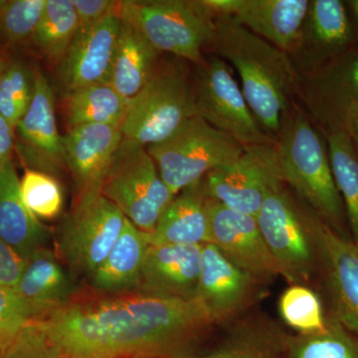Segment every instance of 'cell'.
<instances>
[{
	"instance_id": "cell-1",
	"label": "cell",
	"mask_w": 358,
	"mask_h": 358,
	"mask_svg": "<svg viewBox=\"0 0 358 358\" xmlns=\"http://www.w3.org/2000/svg\"><path fill=\"white\" fill-rule=\"evenodd\" d=\"M58 358H190L215 324L196 298L75 294L42 320Z\"/></svg>"
},
{
	"instance_id": "cell-2",
	"label": "cell",
	"mask_w": 358,
	"mask_h": 358,
	"mask_svg": "<svg viewBox=\"0 0 358 358\" xmlns=\"http://www.w3.org/2000/svg\"><path fill=\"white\" fill-rule=\"evenodd\" d=\"M209 45L217 57L236 68L245 99L264 133L279 136L296 81L287 53L228 15L216 16Z\"/></svg>"
},
{
	"instance_id": "cell-3",
	"label": "cell",
	"mask_w": 358,
	"mask_h": 358,
	"mask_svg": "<svg viewBox=\"0 0 358 358\" xmlns=\"http://www.w3.org/2000/svg\"><path fill=\"white\" fill-rule=\"evenodd\" d=\"M282 181L331 229L348 237L345 205L336 186L327 141L307 117L296 115L282 124L275 141Z\"/></svg>"
},
{
	"instance_id": "cell-4",
	"label": "cell",
	"mask_w": 358,
	"mask_h": 358,
	"mask_svg": "<svg viewBox=\"0 0 358 358\" xmlns=\"http://www.w3.org/2000/svg\"><path fill=\"white\" fill-rule=\"evenodd\" d=\"M264 240L291 285H308L322 267V220L285 183L264 199L256 216Z\"/></svg>"
},
{
	"instance_id": "cell-5",
	"label": "cell",
	"mask_w": 358,
	"mask_h": 358,
	"mask_svg": "<svg viewBox=\"0 0 358 358\" xmlns=\"http://www.w3.org/2000/svg\"><path fill=\"white\" fill-rule=\"evenodd\" d=\"M195 115L194 87L185 66L162 63L129 99L121 131L124 140L148 148L167 140Z\"/></svg>"
},
{
	"instance_id": "cell-6",
	"label": "cell",
	"mask_w": 358,
	"mask_h": 358,
	"mask_svg": "<svg viewBox=\"0 0 358 358\" xmlns=\"http://www.w3.org/2000/svg\"><path fill=\"white\" fill-rule=\"evenodd\" d=\"M122 20L133 24L159 52L199 65L210 44L216 15L204 0L120 1Z\"/></svg>"
},
{
	"instance_id": "cell-7",
	"label": "cell",
	"mask_w": 358,
	"mask_h": 358,
	"mask_svg": "<svg viewBox=\"0 0 358 358\" xmlns=\"http://www.w3.org/2000/svg\"><path fill=\"white\" fill-rule=\"evenodd\" d=\"M148 154L174 196L211 171L228 166L244 145L195 115L167 140L148 147Z\"/></svg>"
},
{
	"instance_id": "cell-8",
	"label": "cell",
	"mask_w": 358,
	"mask_h": 358,
	"mask_svg": "<svg viewBox=\"0 0 358 358\" xmlns=\"http://www.w3.org/2000/svg\"><path fill=\"white\" fill-rule=\"evenodd\" d=\"M101 193L141 231L152 233L174 195L148 148L122 138Z\"/></svg>"
},
{
	"instance_id": "cell-9",
	"label": "cell",
	"mask_w": 358,
	"mask_h": 358,
	"mask_svg": "<svg viewBox=\"0 0 358 358\" xmlns=\"http://www.w3.org/2000/svg\"><path fill=\"white\" fill-rule=\"evenodd\" d=\"M193 81L197 115L245 148L275 143L264 133L223 59H203Z\"/></svg>"
},
{
	"instance_id": "cell-10",
	"label": "cell",
	"mask_w": 358,
	"mask_h": 358,
	"mask_svg": "<svg viewBox=\"0 0 358 358\" xmlns=\"http://www.w3.org/2000/svg\"><path fill=\"white\" fill-rule=\"evenodd\" d=\"M124 214L101 192L78 195L61 227L59 246L74 272L89 277L100 267L124 222Z\"/></svg>"
},
{
	"instance_id": "cell-11",
	"label": "cell",
	"mask_w": 358,
	"mask_h": 358,
	"mask_svg": "<svg viewBox=\"0 0 358 358\" xmlns=\"http://www.w3.org/2000/svg\"><path fill=\"white\" fill-rule=\"evenodd\" d=\"M282 181L281 164L275 143L251 145L228 166L204 178L211 199L241 213L257 216L264 199Z\"/></svg>"
},
{
	"instance_id": "cell-12",
	"label": "cell",
	"mask_w": 358,
	"mask_h": 358,
	"mask_svg": "<svg viewBox=\"0 0 358 358\" xmlns=\"http://www.w3.org/2000/svg\"><path fill=\"white\" fill-rule=\"evenodd\" d=\"M211 244L228 259L251 275L261 285L281 275L279 266L271 254L256 216L228 208L209 197Z\"/></svg>"
},
{
	"instance_id": "cell-13",
	"label": "cell",
	"mask_w": 358,
	"mask_h": 358,
	"mask_svg": "<svg viewBox=\"0 0 358 358\" xmlns=\"http://www.w3.org/2000/svg\"><path fill=\"white\" fill-rule=\"evenodd\" d=\"M216 16L228 15L285 53L300 50L310 0H204Z\"/></svg>"
},
{
	"instance_id": "cell-14",
	"label": "cell",
	"mask_w": 358,
	"mask_h": 358,
	"mask_svg": "<svg viewBox=\"0 0 358 358\" xmlns=\"http://www.w3.org/2000/svg\"><path fill=\"white\" fill-rule=\"evenodd\" d=\"M121 25L119 1L102 21L78 29L76 37L59 64V81L64 94L92 85H110Z\"/></svg>"
},
{
	"instance_id": "cell-15",
	"label": "cell",
	"mask_w": 358,
	"mask_h": 358,
	"mask_svg": "<svg viewBox=\"0 0 358 358\" xmlns=\"http://www.w3.org/2000/svg\"><path fill=\"white\" fill-rule=\"evenodd\" d=\"M262 286L231 262L214 244L202 245L199 282L194 298L201 301L216 324H225L244 312Z\"/></svg>"
},
{
	"instance_id": "cell-16",
	"label": "cell",
	"mask_w": 358,
	"mask_h": 358,
	"mask_svg": "<svg viewBox=\"0 0 358 358\" xmlns=\"http://www.w3.org/2000/svg\"><path fill=\"white\" fill-rule=\"evenodd\" d=\"M15 131L22 141V154L30 169L54 176L64 166L62 136L56 121L53 90L41 71H34L31 103Z\"/></svg>"
},
{
	"instance_id": "cell-17",
	"label": "cell",
	"mask_w": 358,
	"mask_h": 358,
	"mask_svg": "<svg viewBox=\"0 0 358 358\" xmlns=\"http://www.w3.org/2000/svg\"><path fill=\"white\" fill-rule=\"evenodd\" d=\"M122 138L121 127L114 124L74 127L62 136L65 164L74 176L78 195L101 192Z\"/></svg>"
},
{
	"instance_id": "cell-18",
	"label": "cell",
	"mask_w": 358,
	"mask_h": 358,
	"mask_svg": "<svg viewBox=\"0 0 358 358\" xmlns=\"http://www.w3.org/2000/svg\"><path fill=\"white\" fill-rule=\"evenodd\" d=\"M201 248L199 245L150 243L136 291L169 298H194Z\"/></svg>"
},
{
	"instance_id": "cell-19",
	"label": "cell",
	"mask_w": 358,
	"mask_h": 358,
	"mask_svg": "<svg viewBox=\"0 0 358 358\" xmlns=\"http://www.w3.org/2000/svg\"><path fill=\"white\" fill-rule=\"evenodd\" d=\"M322 252L334 319L358 336V245L324 223Z\"/></svg>"
},
{
	"instance_id": "cell-20",
	"label": "cell",
	"mask_w": 358,
	"mask_h": 358,
	"mask_svg": "<svg viewBox=\"0 0 358 358\" xmlns=\"http://www.w3.org/2000/svg\"><path fill=\"white\" fill-rule=\"evenodd\" d=\"M14 291L29 308L34 320L47 319L75 296L70 275L47 247L35 252L26 261Z\"/></svg>"
},
{
	"instance_id": "cell-21",
	"label": "cell",
	"mask_w": 358,
	"mask_h": 358,
	"mask_svg": "<svg viewBox=\"0 0 358 358\" xmlns=\"http://www.w3.org/2000/svg\"><path fill=\"white\" fill-rule=\"evenodd\" d=\"M13 159L0 167V238L27 261L46 248L50 231L27 208Z\"/></svg>"
},
{
	"instance_id": "cell-22",
	"label": "cell",
	"mask_w": 358,
	"mask_h": 358,
	"mask_svg": "<svg viewBox=\"0 0 358 358\" xmlns=\"http://www.w3.org/2000/svg\"><path fill=\"white\" fill-rule=\"evenodd\" d=\"M209 196L204 178L176 194L162 214L152 233L150 244L202 245L211 243Z\"/></svg>"
},
{
	"instance_id": "cell-23",
	"label": "cell",
	"mask_w": 358,
	"mask_h": 358,
	"mask_svg": "<svg viewBox=\"0 0 358 358\" xmlns=\"http://www.w3.org/2000/svg\"><path fill=\"white\" fill-rule=\"evenodd\" d=\"M148 246V233L124 219L121 234L100 267L90 275L94 289L112 294L136 291Z\"/></svg>"
},
{
	"instance_id": "cell-24",
	"label": "cell",
	"mask_w": 358,
	"mask_h": 358,
	"mask_svg": "<svg viewBox=\"0 0 358 358\" xmlns=\"http://www.w3.org/2000/svg\"><path fill=\"white\" fill-rule=\"evenodd\" d=\"M159 54L133 24L122 18L110 73V86L124 98H133L155 74L159 64Z\"/></svg>"
},
{
	"instance_id": "cell-25",
	"label": "cell",
	"mask_w": 358,
	"mask_h": 358,
	"mask_svg": "<svg viewBox=\"0 0 358 358\" xmlns=\"http://www.w3.org/2000/svg\"><path fill=\"white\" fill-rule=\"evenodd\" d=\"M352 38V28L345 2L312 0L308 8L301 49L306 48L315 61L336 58L343 54Z\"/></svg>"
},
{
	"instance_id": "cell-26",
	"label": "cell",
	"mask_w": 358,
	"mask_h": 358,
	"mask_svg": "<svg viewBox=\"0 0 358 358\" xmlns=\"http://www.w3.org/2000/svg\"><path fill=\"white\" fill-rule=\"evenodd\" d=\"M128 101L110 85H92L68 92L64 94L68 129L84 124L121 127Z\"/></svg>"
},
{
	"instance_id": "cell-27",
	"label": "cell",
	"mask_w": 358,
	"mask_h": 358,
	"mask_svg": "<svg viewBox=\"0 0 358 358\" xmlns=\"http://www.w3.org/2000/svg\"><path fill=\"white\" fill-rule=\"evenodd\" d=\"M313 90L320 107L336 117L338 126L346 110L358 107V51L341 54L326 66L313 79Z\"/></svg>"
},
{
	"instance_id": "cell-28",
	"label": "cell",
	"mask_w": 358,
	"mask_h": 358,
	"mask_svg": "<svg viewBox=\"0 0 358 358\" xmlns=\"http://www.w3.org/2000/svg\"><path fill=\"white\" fill-rule=\"evenodd\" d=\"M286 334L263 320H244L211 352L190 358H284Z\"/></svg>"
},
{
	"instance_id": "cell-29",
	"label": "cell",
	"mask_w": 358,
	"mask_h": 358,
	"mask_svg": "<svg viewBox=\"0 0 358 358\" xmlns=\"http://www.w3.org/2000/svg\"><path fill=\"white\" fill-rule=\"evenodd\" d=\"M327 145L352 240L358 245V152L343 129H331Z\"/></svg>"
},
{
	"instance_id": "cell-30",
	"label": "cell",
	"mask_w": 358,
	"mask_h": 358,
	"mask_svg": "<svg viewBox=\"0 0 358 358\" xmlns=\"http://www.w3.org/2000/svg\"><path fill=\"white\" fill-rule=\"evenodd\" d=\"M78 29L79 21L73 0H46L31 39L45 57L60 64Z\"/></svg>"
},
{
	"instance_id": "cell-31",
	"label": "cell",
	"mask_w": 358,
	"mask_h": 358,
	"mask_svg": "<svg viewBox=\"0 0 358 358\" xmlns=\"http://www.w3.org/2000/svg\"><path fill=\"white\" fill-rule=\"evenodd\" d=\"M284 358H358V336L333 317L319 333L286 334Z\"/></svg>"
},
{
	"instance_id": "cell-32",
	"label": "cell",
	"mask_w": 358,
	"mask_h": 358,
	"mask_svg": "<svg viewBox=\"0 0 358 358\" xmlns=\"http://www.w3.org/2000/svg\"><path fill=\"white\" fill-rule=\"evenodd\" d=\"M278 310L282 322L296 334L319 333L329 324L319 294L308 285H291L285 289Z\"/></svg>"
},
{
	"instance_id": "cell-33",
	"label": "cell",
	"mask_w": 358,
	"mask_h": 358,
	"mask_svg": "<svg viewBox=\"0 0 358 358\" xmlns=\"http://www.w3.org/2000/svg\"><path fill=\"white\" fill-rule=\"evenodd\" d=\"M20 193L35 217L52 220L60 215L64 206L63 188L53 174L26 169L20 180Z\"/></svg>"
},
{
	"instance_id": "cell-34",
	"label": "cell",
	"mask_w": 358,
	"mask_h": 358,
	"mask_svg": "<svg viewBox=\"0 0 358 358\" xmlns=\"http://www.w3.org/2000/svg\"><path fill=\"white\" fill-rule=\"evenodd\" d=\"M34 94V71L16 61L0 75V115L14 129L31 103Z\"/></svg>"
},
{
	"instance_id": "cell-35",
	"label": "cell",
	"mask_w": 358,
	"mask_h": 358,
	"mask_svg": "<svg viewBox=\"0 0 358 358\" xmlns=\"http://www.w3.org/2000/svg\"><path fill=\"white\" fill-rule=\"evenodd\" d=\"M46 0H4L0 7V35L9 44L31 39Z\"/></svg>"
},
{
	"instance_id": "cell-36",
	"label": "cell",
	"mask_w": 358,
	"mask_h": 358,
	"mask_svg": "<svg viewBox=\"0 0 358 358\" xmlns=\"http://www.w3.org/2000/svg\"><path fill=\"white\" fill-rule=\"evenodd\" d=\"M58 355L52 345L42 320H31L13 339L0 358H55Z\"/></svg>"
},
{
	"instance_id": "cell-37",
	"label": "cell",
	"mask_w": 358,
	"mask_h": 358,
	"mask_svg": "<svg viewBox=\"0 0 358 358\" xmlns=\"http://www.w3.org/2000/svg\"><path fill=\"white\" fill-rule=\"evenodd\" d=\"M33 320L29 308L13 288L0 287V352Z\"/></svg>"
},
{
	"instance_id": "cell-38",
	"label": "cell",
	"mask_w": 358,
	"mask_h": 358,
	"mask_svg": "<svg viewBox=\"0 0 358 358\" xmlns=\"http://www.w3.org/2000/svg\"><path fill=\"white\" fill-rule=\"evenodd\" d=\"M25 264L26 261L0 238V287L15 288Z\"/></svg>"
},
{
	"instance_id": "cell-39",
	"label": "cell",
	"mask_w": 358,
	"mask_h": 358,
	"mask_svg": "<svg viewBox=\"0 0 358 358\" xmlns=\"http://www.w3.org/2000/svg\"><path fill=\"white\" fill-rule=\"evenodd\" d=\"M110 0H73L79 21V29L91 27L102 21L117 7Z\"/></svg>"
},
{
	"instance_id": "cell-40",
	"label": "cell",
	"mask_w": 358,
	"mask_h": 358,
	"mask_svg": "<svg viewBox=\"0 0 358 358\" xmlns=\"http://www.w3.org/2000/svg\"><path fill=\"white\" fill-rule=\"evenodd\" d=\"M15 129L0 115V167L11 159Z\"/></svg>"
},
{
	"instance_id": "cell-41",
	"label": "cell",
	"mask_w": 358,
	"mask_h": 358,
	"mask_svg": "<svg viewBox=\"0 0 358 358\" xmlns=\"http://www.w3.org/2000/svg\"><path fill=\"white\" fill-rule=\"evenodd\" d=\"M336 128L343 129L348 134L358 152V107L350 108L346 110L341 115Z\"/></svg>"
},
{
	"instance_id": "cell-42",
	"label": "cell",
	"mask_w": 358,
	"mask_h": 358,
	"mask_svg": "<svg viewBox=\"0 0 358 358\" xmlns=\"http://www.w3.org/2000/svg\"><path fill=\"white\" fill-rule=\"evenodd\" d=\"M346 6L350 7L353 16L358 21V0H350V1L346 2Z\"/></svg>"
},
{
	"instance_id": "cell-43",
	"label": "cell",
	"mask_w": 358,
	"mask_h": 358,
	"mask_svg": "<svg viewBox=\"0 0 358 358\" xmlns=\"http://www.w3.org/2000/svg\"><path fill=\"white\" fill-rule=\"evenodd\" d=\"M7 66H8V63L6 62V58L0 54V75L6 69Z\"/></svg>"
},
{
	"instance_id": "cell-44",
	"label": "cell",
	"mask_w": 358,
	"mask_h": 358,
	"mask_svg": "<svg viewBox=\"0 0 358 358\" xmlns=\"http://www.w3.org/2000/svg\"><path fill=\"white\" fill-rule=\"evenodd\" d=\"M4 0H0V7L3 4Z\"/></svg>"
},
{
	"instance_id": "cell-45",
	"label": "cell",
	"mask_w": 358,
	"mask_h": 358,
	"mask_svg": "<svg viewBox=\"0 0 358 358\" xmlns=\"http://www.w3.org/2000/svg\"><path fill=\"white\" fill-rule=\"evenodd\" d=\"M55 358H58V357H55Z\"/></svg>"
},
{
	"instance_id": "cell-46",
	"label": "cell",
	"mask_w": 358,
	"mask_h": 358,
	"mask_svg": "<svg viewBox=\"0 0 358 358\" xmlns=\"http://www.w3.org/2000/svg\"><path fill=\"white\" fill-rule=\"evenodd\" d=\"M0 353H1V352H0Z\"/></svg>"
}]
</instances>
